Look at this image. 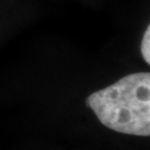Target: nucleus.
Returning a JSON list of instances; mask_svg holds the SVG:
<instances>
[{
	"mask_svg": "<svg viewBox=\"0 0 150 150\" xmlns=\"http://www.w3.org/2000/svg\"><path fill=\"white\" fill-rule=\"evenodd\" d=\"M150 28L148 26L145 30L144 35H143V40H142V55L143 59L146 62V64H150Z\"/></svg>",
	"mask_w": 150,
	"mask_h": 150,
	"instance_id": "f03ea898",
	"label": "nucleus"
},
{
	"mask_svg": "<svg viewBox=\"0 0 150 150\" xmlns=\"http://www.w3.org/2000/svg\"><path fill=\"white\" fill-rule=\"evenodd\" d=\"M86 105L100 123L114 131L150 135V74L134 73L90 94Z\"/></svg>",
	"mask_w": 150,
	"mask_h": 150,
	"instance_id": "f257e3e1",
	"label": "nucleus"
}]
</instances>
